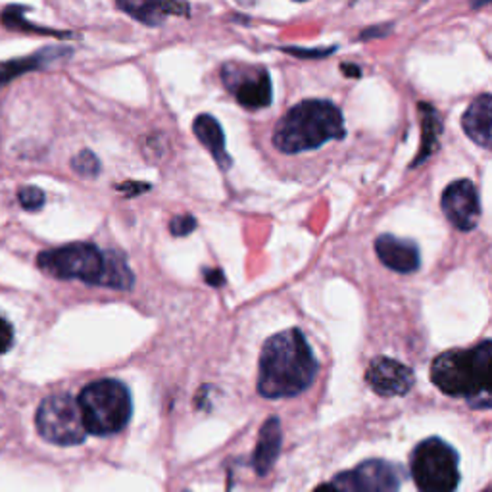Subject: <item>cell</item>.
Wrapping results in <instances>:
<instances>
[{
    "label": "cell",
    "mask_w": 492,
    "mask_h": 492,
    "mask_svg": "<svg viewBox=\"0 0 492 492\" xmlns=\"http://www.w3.org/2000/svg\"><path fill=\"white\" fill-rule=\"evenodd\" d=\"M314 492H336V488L331 483H327V485H319Z\"/></svg>",
    "instance_id": "4316f807"
},
{
    "label": "cell",
    "mask_w": 492,
    "mask_h": 492,
    "mask_svg": "<svg viewBox=\"0 0 492 492\" xmlns=\"http://www.w3.org/2000/svg\"><path fill=\"white\" fill-rule=\"evenodd\" d=\"M118 6L145 25H160L169 14H189V6L179 3H118Z\"/></svg>",
    "instance_id": "2e32d148"
},
{
    "label": "cell",
    "mask_w": 492,
    "mask_h": 492,
    "mask_svg": "<svg viewBox=\"0 0 492 492\" xmlns=\"http://www.w3.org/2000/svg\"><path fill=\"white\" fill-rule=\"evenodd\" d=\"M317 367V358L300 329L277 333L261 346L258 393L271 400L298 396L314 383Z\"/></svg>",
    "instance_id": "6da1fadb"
},
{
    "label": "cell",
    "mask_w": 492,
    "mask_h": 492,
    "mask_svg": "<svg viewBox=\"0 0 492 492\" xmlns=\"http://www.w3.org/2000/svg\"><path fill=\"white\" fill-rule=\"evenodd\" d=\"M3 24L6 27H12V29H31V31H33V33H44V35H54V37H71V33L64 35V33H58V31H52V29H44V27L31 25L27 20H24V15L15 14V8L5 10Z\"/></svg>",
    "instance_id": "ffe728a7"
},
{
    "label": "cell",
    "mask_w": 492,
    "mask_h": 492,
    "mask_svg": "<svg viewBox=\"0 0 492 492\" xmlns=\"http://www.w3.org/2000/svg\"><path fill=\"white\" fill-rule=\"evenodd\" d=\"M18 200L27 212H37L44 206V193L39 187H24L18 191Z\"/></svg>",
    "instance_id": "44dd1931"
},
{
    "label": "cell",
    "mask_w": 492,
    "mask_h": 492,
    "mask_svg": "<svg viewBox=\"0 0 492 492\" xmlns=\"http://www.w3.org/2000/svg\"><path fill=\"white\" fill-rule=\"evenodd\" d=\"M285 52L289 54H295V56H300V58H314V56H327L335 51V46L329 51H298V49H283Z\"/></svg>",
    "instance_id": "cb8c5ba5"
},
{
    "label": "cell",
    "mask_w": 492,
    "mask_h": 492,
    "mask_svg": "<svg viewBox=\"0 0 492 492\" xmlns=\"http://www.w3.org/2000/svg\"><path fill=\"white\" fill-rule=\"evenodd\" d=\"M14 345V329L10 326V321L5 317V316H0V356H3V354H6Z\"/></svg>",
    "instance_id": "603a6c76"
},
{
    "label": "cell",
    "mask_w": 492,
    "mask_h": 492,
    "mask_svg": "<svg viewBox=\"0 0 492 492\" xmlns=\"http://www.w3.org/2000/svg\"><path fill=\"white\" fill-rule=\"evenodd\" d=\"M71 167H73V172L77 175H81V177H97L100 174V160L97 158V154L95 152H90V150H81L80 154H77V156L71 160Z\"/></svg>",
    "instance_id": "d6986e66"
},
{
    "label": "cell",
    "mask_w": 492,
    "mask_h": 492,
    "mask_svg": "<svg viewBox=\"0 0 492 492\" xmlns=\"http://www.w3.org/2000/svg\"><path fill=\"white\" fill-rule=\"evenodd\" d=\"M345 133L341 108L329 100L312 99L292 106L281 118L273 131V145L285 154H298L343 138Z\"/></svg>",
    "instance_id": "277c9868"
},
{
    "label": "cell",
    "mask_w": 492,
    "mask_h": 492,
    "mask_svg": "<svg viewBox=\"0 0 492 492\" xmlns=\"http://www.w3.org/2000/svg\"><path fill=\"white\" fill-rule=\"evenodd\" d=\"M365 381L375 394L393 398L408 394L415 383V375L408 365L393 358H375L367 367Z\"/></svg>",
    "instance_id": "8fae6325"
},
{
    "label": "cell",
    "mask_w": 492,
    "mask_h": 492,
    "mask_svg": "<svg viewBox=\"0 0 492 492\" xmlns=\"http://www.w3.org/2000/svg\"><path fill=\"white\" fill-rule=\"evenodd\" d=\"M492 343L485 338L468 350L442 352L430 364V381L449 396L466 398L473 408H490Z\"/></svg>",
    "instance_id": "3957f363"
},
{
    "label": "cell",
    "mask_w": 492,
    "mask_h": 492,
    "mask_svg": "<svg viewBox=\"0 0 492 492\" xmlns=\"http://www.w3.org/2000/svg\"><path fill=\"white\" fill-rule=\"evenodd\" d=\"M194 229H196V220L193 218L191 213L175 215V218H174L172 222H169V231H172V235H174V237L191 235Z\"/></svg>",
    "instance_id": "7402d4cb"
},
{
    "label": "cell",
    "mask_w": 492,
    "mask_h": 492,
    "mask_svg": "<svg viewBox=\"0 0 492 492\" xmlns=\"http://www.w3.org/2000/svg\"><path fill=\"white\" fill-rule=\"evenodd\" d=\"M400 483V473L389 461L367 459L358 468L336 475L331 485L336 492H398Z\"/></svg>",
    "instance_id": "9c48e42d"
},
{
    "label": "cell",
    "mask_w": 492,
    "mask_h": 492,
    "mask_svg": "<svg viewBox=\"0 0 492 492\" xmlns=\"http://www.w3.org/2000/svg\"><path fill=\"white\" fill-rule=\"evenodd\" d=\"M281 421L279 418H270L264 425L260 429V437H258V444L254 450V469L258 475H268L277 458H279V450H281Z\"/></svg>",
    "instance_id": "9a60e30c"
},
{
    "label": "cell",
    "mask_w": 492,
    "mask_h": 492,
    "mask_svg": "<svg viewBox=\"0 0 492 492\" xmlns=\"http://www.w3.org/2000/svg\"><path fill=\"white\" fill-rule=\"evenodd\" d=\"M35 423L39 435L56 446L81 444L87 437L77 400L66 393L46 396L37 410Z\"/></svg>",
    "instance_id": "52a82bcc"
},
{
    "label": "cell",
    "mask_w": 492,
    "mask_h": 492,
    "mask_svg": "<svg viewBox=\"0 0 492 492\" xmlns=\"http://www.w3.org/2000/svg\"><path fill=\"white\" fill-rule=\"evenodd\" d=\"M442 212L456 229L473 231L479 223L481 204L475 184L469 179H459L450 183L442 193Z\"/></svg>",
    "instance_id": "30bf717a"
},
{
    "label": "cell",
    "mask_w": 492,
    "mask_h": 492,
    "mask_svg": "<svg viewBox=\"0 0 492 492\" xmlns=\"http://www.w3.org/2000/svg\"><path fill=\"white\" fill-rule=\"evenodd\" d=\"M415 485L421 492H454L459 483V459L449 442L437 437L415 446L410 459Z\"/></svg>",
    "instance_id": "8992f818"
},
{
    "label": "cell",
    "mask_w": 492,
    "mask_h": 492,
    "mask_svg": "<svg viewBox=\"0 0 492 492\" xmlns=\"http://www.w3.org/2000/svg\"><path fill=\"white\" fill-rule=\"evenodd\" d=\"M421 114H423V145L420 150V156L412 162L410 167L423 164L429 156H433V152L439 148V135L442 131V123L433 106L421 104Z\"/></svg>",
    "instance_id": "e0dca14e"
},
{
    "label": "cell",
    "mask_w": 492,
    "mask_h": 492,
    "mask_svg": "<svg viewBox=\"0 0 492 492\" xmlns=\"http://www.w3.org/2000/svg\"><path fill=\"white\" fill-rule=\"evenodd\" d=\"M375 252L383 266L396 273H413L420 270L418 244L394 235H381L375 241Z\"/></svg>",
    "instance_id": "7c38bea8"
},
{
    "label": "cell",
    "mask_w": 492,
    "mask_h": 492,
    "mask_svg": "<svg viewBox=\"0 0 492 492\" xmlns=\"http://www.w3.org/2000/svg\"><path fill=\"white\" fill-rule=\"evenodd\" d=\"M85 430L97 437L116 435L131 420L133 402L121 381L102 379L90 383L77 398Z\"/></svg>",
    "instance_id": "5b68a950"
},
{
    "label": "cell",
    "mask_w": 492,
    "mask_h": 492,
    "mask_svg": "<svg viewBox=\"0 0 492 492\" xmlns=\"http://www.w3.org/2000/svg\"><path fill=\"white\" fill-rule=\"evenodd\" d=\"M39 268L56 279H80L89 285L129 290L133 271L126 258L114 251H99L95 244L75 242L46 251L37 258Z\"/></svg>",
    "instance_id": "7a4b0ae2"
},
{
    "label": "cell",
    "mask_w": 492,
    "mask_h": 492,
    "mask_svg": "<svg viewBox=\"0 0 492 492\" xmlns=\"http://www.w3.org/2000/svg\"><path fill=\"white\" fill-rule=\"evenodd\" d=\"M193 131L200 141V145H203L212 154V158L215 160V164L220 166L222 172H227L231 164H233V160H231V156L227 154L225 135H223L220 121L212 118L210 114H200L194 118Z\"/></svg>",
    "instance_id": "4fadbf2b"
},
{
    "label": "cell",
    "mask_w": 492,
    "mask_h": 492,
    "mask_svg": "<svg viewBox=\"0 0 492 492\" xmlns=\"http://www.w3.org/2000/svg\"><path fill=\"white\" fill-rule=\"evenodd\" d=\"M204 279L213 287H220L225 283L223 271H220V270H204Z\"/></svg>",
    "instance_id": "d4e9b609"
},
{
    "label": "cell",
    "mask_w": 492,
    "mask_h": 492,
    "mask_svg": "<svg viewBox=\"0 0 492 492\" xmlns=\"http://www.w3.org/2000/svg\"><path fill=\"white\" fill-rule=\"evenodd\" d=\"M58 54H64V52H58V51H43L39 54H33L29 58H24V60H12V62H6V64L0 66V83H8L12 81L14 77H18L22 71H29V70H37L44 64H49V62H52V58H56Z\"/></svg>",
    "instance_id": "ac0fdd59"
},
{
    "label": "cell",
    "mask_w": 492,
    "mask_h": 492,
    "mask_svg": "<svg viewBox=\"0 0 492 492\" xmlns=\"http://www.w3.org/2000/svg\"><path fill=\"white\" fill-rule=\"evenodd\" d=\"M223 85L246 110L268 108L273 100L271 77L266 68L227 64L222 70Z\"/></svg>",
    "instance_id": "ba28073f"
},
{
    "label": "cell",
    "mask_w": 492,
    "mask_h": 492,
    "mask_svg": "<svg viewBox=\"0 0 492 492\" xmlns=\"http://www.w3.org/2000/svg\"><path fill=\"white\" fill-rule=\"evenodd\" d=\"M492 97L488 92H483L481 97H477L466 114L461 116V128H464L466 135L483 148L490 147V123H492Z\"/></svg>",
    "instance_id": "5bb4252c"
},
{
    "label": "cell",
    "mask_w": 492,
    "mask_h": 492,
    "mask_svg": "<svg viewBox=\"0 0 492 492\" xmlns=\"http://www.w3.org/2000/svg\"><path fill=\"white\" fill-rule=\"evenodd\" d=\"M343 71L348 73V77H360V73H362L358 66H346V64L343 66Z\"/></svg>",
    "instance_id": "484cf974"
}]
</instances>
